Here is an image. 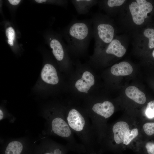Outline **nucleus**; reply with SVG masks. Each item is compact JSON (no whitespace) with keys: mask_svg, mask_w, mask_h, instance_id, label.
<instances>
[{"mask_svg":"<svg viewBox=\"0 0 154 154\" xmlns=\"http://www.w3.org/2000/svg\"><path fill=\"white\" fill-rule=\"evenodd\" d=\"M92 20H79L74 18L67 26L64 35L68 48L74 52H80L86 50L93 38Z\"/></svg>","mask_w":154,"mask_h":154,"instance_id":"obj_1","label":"nucleus"},{"mask_svg":"<svg viewBox=\"0 0 154 154\" xmlns=\"http://www.w3.org/2000/svg\"><path fill=\"white\" fill-rule=\"evenodd\" d=\"M65 116L66 121L74 133L86 146H93L98 137L87 113L75 108H70Z\"/></svg>","mask_w":154,"mask_h":154,"instance_id":"obj_2","label":"nucleus"},{"mask_svg":"<svg viewBox=\"0 0 154 154\" xmlns=\"http://www.w3.org/2000/svg\"><path fill=\"white\" fill-rule=\"evenodd\" d=\"M93 38L95 40V50L106 47L114 39L115 30L110 20L100 13L92 15Z\"/></svg>","mask_w":154,"mask_h":154,"instance_id":"obj_3","label":"nucleus"},{"mask_svg":"<svg viewBox=\"0 0 154 154\" xmlns=\"http://www.w3.org/2000/svg\"><path fill=\"white\" fill-rule=\"evenodd\" d=\"M114 110L112 103L106 100L102 103H94L88 111L87 113L98 137L100 133L102 120L106 119L111 117L114 113Z\"/></svg>","mask_w":154,"mask_h":154,"instance_id":"obj_4","label":"nucleus"},{"mask_svg":"<svg viewBox=\"0 0 154 154\" xmlns=\"http://www.w3.org/2000/svg\"><path fill=\"white\" fill-rule=\"evenodd\" d=\"M52 130L56 135L64 138L70 145H79L74 138V133L69 126L65 117H56L53 118L51 122Z\"/></svg>","mask_w":154,"mask_h":154,"instance_id":"obj_5","label":"nucleus"},{"mask_svg":"<svg viewBox=\"0 0 154 154\" xmlns=\"http://www.w3.org/2000/svg\"><path fill=\"white\" fill-rule=\"evenodd\" d=\"M129 9L133 22L137 25L144 23L148 16L147 14L152 10L153 6L145 0H136L129 5Z\"/></svg>","mask_w":154,"mask_h":154,"instance_id":"obj_6","label":"nucleus"},{"mask_svg":"<svg viewBox=\"0 0 154 154\" xmlns=\"http://www.w3.org/2000/svg\"><path fill=\"white\" fill-rule=\"evenodd\" d=\"M94 82L93 75L90 72L86 71L83 74L81 78L76 81L75 86L79 92L87 94Z\"/></svg>","mask_w":154,"mask_h":154,"instance_id":"obj_7","label":"nucleus"},{"mask_svg":"<svg viewBox=\"0 0 154 154\" xmlns=\"http://www.w3.org/2000/svg\"><path fill=\"white\" fill-rule=\"evenodd\" d=\"M41 77L44 81L48 84L55 85L59 81L56 70L50 64H47L44 65L41 72Z\"/></svg>","mask_w":154,"mask_h":154,"instance_id":"obj_8","label":"nucleus"},{"mask_svg":"<svg viewBox=\"0 0 154 154\" xmlns=\"http://www.w3.org/2000/svg\"><path fill=\"white\" fill-rule=\"evenodd\" d=\"M129 128L128 124L123 121L118 122L113 126L112 130L114 139L117 144L123 142L125 134Z\"/></svg>","mask_w":154,"mask_h":154,"instance_id":"obj_9","label":"nucleus"},{"mask_svg":"<svg viewBox=\"0 0 154 154\" xmlns=\"http://www.w3.org/2000/svg\"><path fill=\"white\" fill-rule=\"evenodd\" d=\"M80 15L87 14L91 8L98 3V1L95 0H71L70 1Z\"/></svg>","mask_w":154,"mask_h":154,"instance_id":"obj_10","label":"nucleus"},{"mask_svg":"<svg viewBox=\"0 0 154 154\" xmlns=\"http://www.w3.org/2000/svg\"><path fill=\"white\" fill-rule=\"evenodd\" d=\"M126 51V49L121 45L120 42L114 38L106 47L105 49L107 54L114 55L118 57L123 56Z\"/></svg>","mask_w":154,"mask_h":154,"instance_id":"obj_11","label":"nucleus"},{"mask_svg":"<svg viewBox=\"0 0 154 154\" xmlns=\"http://www.w3.org/2000/svg\"><path fill=\"white\" fill-rule=\"evenodd\" d=\"M133 71L131 65L126 61L116 64L111 67V73L116 76H125L130 74Z\"/></svg>","mask_w":154,"mask_h":154,"instance_id":"obj_12","label":"nucleus"},{"mask_svg":"<svg viewBox=\"0 0 154 154\" xmlns=\"http://www.w3.org/2000/svg\"><path fill=\"white\" fill-rule=\"evenodd\" d=\"M126 96L136 103L143 104L146 101V98L144 93L134 86H130L125 89Z\"/></svg>","mask_w":154,"mask_h":154,"instance_id":"obj_13","label":"nucleus"},{"mask_svg":"<svg viewBox=\"0 0 154 154\" xmlns=\"http://www.w3.org/2000/svg\"><path fill=\"white\" fill-rule=\"evenodd\" d=\"M50 45L52 49V52L56 59L59 61L62 60L64 58V51L63 44L59 39L56 38L51 39Z\"/></svg>","mask_w":154,"mask_h":154,"instance_id":"obj_14","label":"nucleus"},{"mask_svg":"<svg viewBox=\"0 0 154 154\" xmlns=\"http://www.w3.org/2000/svg\"><path fill=\"white\" fill-rule=\"evenodd\" d=\"M23 146L21 143L17 141H13L8 145L5 151V154H20Z\"/></svg>","mask_w":154,"mask_h":154,"instance_id":"obj_15","label":"nucleus"},{"mask_svg":"<svg viewBox=\"0 0 154 154\" xmlns=\"http://www.w3.org/2000/svg\"><path fill=\"white\" fill-rule=\"evenodd\" d=\"M138 130L136 128L132 129H129L125 134L123 143L125 145H128L138 135Z\"/></svg>","mask_w":154,"mask_h":154,"instance_id":"obj_16","label":"nucleus"},{"mask_svg":"<svg viewBox=\"0 0 154 154\" xmlns=\"http://www.w3.org/2000/svg\"><path fill=\"white\" fill-rule=\"evenodd\" d=\"M144 36L148 38V47L150 49L154 48V29L152 28H147L144 31Z\"/></svg>","mask_w":154,"mask_h":154,"instance_id":"obj_17","label":"nucleus"},{"mask_svg":"<svg viewBox=\"0 0 154 154\" xmlns=\"http://www.w3.org/2000/svg\"><path fill=\"white\" fill-rule=\"evenodd\" d=\"M145 114L148 118L152 119L154 117V100L148 103L146 108Z\"/></svg>","mask_w":154,"mask_h":154,"instance_id":"obj_18","label":"nucleus"},{"mask_svg":"<svg viewBox=\"0 0 154 154\" xmlns=\"http://www.w3.org/2000/svg\"><path fill=\"white\" fill-rule=\"evenodd\" d=\"M6 35L8 38V43L10 46H13L15 35L14 29L11 27H9L6 30Z\"/></svg>","mask_w":154,"mask_h":154,"instance_id":"obj_19","label":"nucleus"},{"mask_svg":"<svg viewBox=\"0 0 154 154\" xmlns=\"http://www.w3.org/2000/svg\"><path fill=\"white\" fill-rule=\"evenodd\" d=\"M143 128L147 135L150 136L154 134V122L146 123L143 125Z\"/></svg>","mask_w":154,"mask_h":154,"instance_id":"obj_20","label":"nucleus"},{"mask_svg":"<svg viewBox=\"0 0 154 154\" xmlns=\"http://www.w3.org/2000/svg\"><path fill=\"white\" fill-rule=\"evenodd\" d=\"M147 153L149 154H154V143L149 142L145 146Z\"/></svg>","mask_w":154,"mask_h":154,"instance_id":"obj_21","label":"nucleus"},{"mask_svg":"<svg viewBox=\"0 0 154 154\" xmlns=\"http://www.w3.org/2000/svg\"><path fill=\"white\" fill-rule=\"evenodd\" d=\"M9 3L13 5H16L18 4L20 2V0H9Z\"/></svg>","mask_w":154,"mask_h":154,"instance_id":"obj_22","label":"nucleus"},{"mask_svg":"<svg viewBox=\"0 0 154 154\" xmlns=\"http://www.w3.org/2000/svg\"><path fill=\"white\" fill-rule=\"evenodd\" d=\"M35 1L38 3H41L43 2H46V0H35Z\"/></svg>","mask_w":154,"mask_h":154,"instance_id":"obj_23","label":"nucleus"},{"mask_svg":"<svg viewBox=\"0 0 154 154\" xmlns=\"http://www.w3.org/2000/svg\"><path fill=\"white\" fill-rule=\"evenodd\" d=\"M3 113L2 111L0 110V119L1 120L3 117Z\"/></svg>","mask_w":154,"mask_h":154,"instance_id":"obj_24","label":"nucleus"},{"mask_svg":"<svg viewBox=\"0 0 154 154\" xmlns=\"http://www.w3.org/2000/svg\"><path fill=\"white\" fill-rule=\"evenodd\" d=\"M152 55L153 57L154 58V50H153L152 53Z\"/></svg>","mask_w":154,"mask_h":154,"instance_id":"obj_25","label":"nucleus"},{"mask_svg":"<svg viewBox=\"0 0 154 154\" xmlns=\"http://www.w3.org/2000/svg\"><path fill=\"white\" fill-rule=\"evenodd\" d=\"M45 154H56L55 153H54V154H53V153H45Z\"/></svg>","mask_w":154,"mask_h":154,"instance_id":"obj_26","label":"nucleus"}]
</instances>
